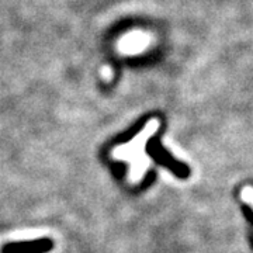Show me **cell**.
Segmentation results:
<instances>
[{
	"instance_id": "obj_2",
	"label": "cell",
	"mask_w": 253,
	"mask_h": 253,
	"mask_svg": "<svg viewBox=\"0 0 253 253\" xmlns=\"http://www.w3.org/2000/svg\"><path fill=\"white\" fill-rule=\"evenodd\" d=\"M54 242L49 238H40L34 241H21L3 245L1 253H49Z\"/></svg>"
},
{
	"instance_id": "obj_3",
	"label": "cell",
	"mask_w": 253,
	"mask_h": 253,
	"mask_svg": "<svg viewBox=\"0 0 253 253\" xmlns=\"http://www.w3.org/2000/svg\"><path fill=\"white\" fill-rule=\"evenodd\" d=\"M241 200L244 201L248 207L253 210V186H244L241 190Z\"/></svg>"
},
{
	"instance_id": "obj_1",
	"label": "cell",
	"mask_w": 253,
	"mask_h": 253,
	"mask_svg": "<svg viewBox=\"0 0 253 253\" xmlns=\"http://www.w3.org/2000/svg\"><path fill=\"white\" fill-rule=\"evenodd\" d=\"M159 128H161V121L158 118H151L129 142L118 145L117 148L111 151V156L114 159L129 163L126 180L131 186L139 184L144 180L145 174L149 172L152 159L146 154V145L151 141V138L159 131Z\"/></svg>"
}]
</instances>
